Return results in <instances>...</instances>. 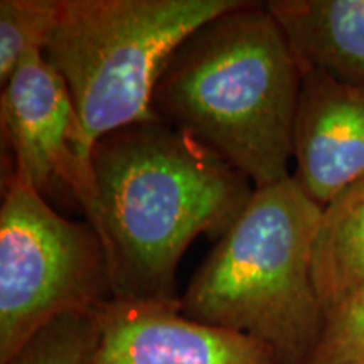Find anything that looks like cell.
I'll return each mask as SVG.
<instances>
[{
	"mask_svg": "<svg viewBox=\"0 0 364 364\" xmlns=\"http://www.w3.org/2000/svg\"><path fill=\"white\" fill-rule=\"evenodd\" d=\"M243 0H61L46 61L70 90L91 142L159 120L152 98L194 31Z\"/></svg>",
	"mask_w": 364,
	"mask_h": 364,
	"instance_id": "obj_4",
	"label": "cell"
},
{
	"mask_svg": "<svg viewBox=\"0 0 364 364\" xmlns=\"http://www.w3.org/2000/svg\"><path fill=\"white\" fill-rule=\"evenodd\" d=\"M300 85L302 73L265 2L243 0L177 48L154 91L152 110L260 189L292 176Z\"/></svg>",
	"mask_w": 364,
	"mask_h": 364,
	"instance_id": "obj_2",
	"label": "cell"
},
{
	"mask_svg": "<svg viewBox=\"0 0 364 364\" xmlns=\"http://www.w3.org/2000/svg\"><path fill=\"white\" fill-rule=\"evenodd\" d=\"M98 211L112 299L172 302L176 270L201 235L220 240L253 198L243 172L162 120L95 142Z\"/></svg>",
	"mask_w": 364,
	"mask_h": 364,
	"instance_id": "obj_1",
	"label": "cell"
},
{
	"mask_svg": "<svg viewBox=\"0 0 364 364\" xmlns=\"http://www.w3.org/2000/svg\"><path fill=\"white\" fill-rule=\"evenodd\" d=\"M98 336L95 311L65 314L27 341L7 364H90Z\"/></svg>",
	"mask_w": 364,
	"mask_h": 364,
	"instance_id": "obj_12",
	"label": "cell"
},
{
	"mask_svg": "<svg viewBox=\"0 0 364 364\" xmlns=\"http://www.w3.org/2000/svg\"><path fill=\"white\" fill-rule=\"evenodd\" d=\"M292 157V177L321 208L364 179V85L302 76Z\"/></svg>",
	"mask_w": 364,
	"mask_h": 364,
	"instance_id": "obj_8",
	"label": "cell"
},
{
	"mask_svg": "<svg viewBox=\"0 0 364 364\" xmlns=\"http://www.w3.org/2000/svg\"><path fill=\"white\" fill-rule=\"evenodd\" d=\"M314 284L324 311L364 289V179L324 208L314 248Z\"/></svg>",
	"mask_w": 364,
	"mask_h": 364,
	"instance_id": "obj_10",
	"label": "cell"
},
{
	"mask_svg": "<svg viewBox=\"0 0 364 364\" xmlns=\"http://www.w3.org/2000/svg\"><path fill=\"white\" fill-rule=\"evenodd\" d=\"M112 299L103 241L88 221H71L19 172L11 171L0 208V364L71 312Z\"/></svg>",
	"mask_w": 364,
	"mask_h": 364,
	"instance_id": "obj_5",
	"label": "cell"
},
{
	"mask_svg": "<svg viewBox=\"0 0 364 364\" xmlns=\"http://www.w3.org/2000/svg\"><path fill=\"white\" fill-rule=\"evenodd\" d=\"M61 0L0 2V85H6L22 61L43 53L56 24Z\"/></svg>",
	"mask_w": 364,
	"mask_h": 364,
	"instance_id": "obj_11",
	"label": "cell"
},
{
	"mask_svg": "<svg viewBox=\"0 0 364 364\" xmlns=\"http://www.w3.org/2000/svg\"><path fill=\"white\" fill-rule=\"evenodd\" d=\"M95 314L100 336L90 364H282L247 334L184 316L179 300L108 299Z\"/></svg>",
	"mask_w": 364,
	"mask_h": 364,
	"instance_id": "obj_7",
	"label": "cell"
},
{
	"mask_svg": "<svg viewBox=\"0 0 364 364\" xmlns=\"http://www.w3.org/2000/svg\"><path fill=\"white\" fill-rule=\"evenodd\" d=\"M322 213L292 176L255 189L191 279L182 314L257 339L282 364H307L326 318L314 284Z\"/></svg>",
	"mask_w": 364,
	"mask_h": 364,
	"instance_id": "obj_3",
	"label": "cell"
},
{
	"mask_svg": "<svg viewBox=\"0 0 364 364\" xmlns=\"http://www.w3.org/2000/svg\"><path fill=\"white\" fill-rule=\"evenodd\" d=\"M0 120L14 154L12 169L46 201L65 198L78 204L93 226L98 211L95 144L65 80L43 53L29 54L2 86Z\"/></svg>",
	"mask_w": 364,
	"mask_h": 364,
	"instance_id": "obj_6",
	"label": "cell"
},
{
	"mask_svg": "<svg viewBox=\"0 0 364 364\" xmlns=\"http://www.w3.org/2000/svg\"><path fill=\"white\" fill-rule=\"evenodd\" d=\"M300 73L364 85V0H270Z\"/></svg>",
	"mask_w": 364,
	"mask_h": 364,
	"instance_id": "obj_9",
	"label": "cell"
},
{
	"mask_svg": "<svg viewBox=\"0 0 364 364\" xmlns=\"http://www.w3.org/2000/svg\"><path fill=\"white\" fill-rule=\"evenodd\" d=\"M307 364H364V289L326 311L321 338Z\"/></svg>",
	"mask_w": 364,
	"mask_h": 364,
	"instance_id": "obj_13",
	"label": "cell"
}]
</instances>
